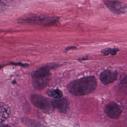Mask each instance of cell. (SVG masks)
Wrapping results in <instances>:
<instances>
[{"mask_svg": "<svg viewBox=\"0 0 127 127\" xmlns=\"http://www.w3.org/2000/svg\"><path fill=\"white\" fill-rule=\"evenodd\" d=\"M97 86V81L93 76L83 77L74 80L67 86L68 91L75 96H82L93 91Z\"/></svg>", "mask_w": 127, "mask_h": 127, "instance_id": "6da1fadb", "label": "cell"}, {"mask_svg": "<svg viewBox=\"0 0 127 127\" xmlns=\"http://www.w3.org/2000/svg\"><path fill=\"white\" fill-rule=\"evenodd\" d=\"M21 23L51 26L58 21V18L54 17L31 16L19 19Z\"/></svg>", "mask_w": 127, "mask_h": 127, "instance_id": "7a4b0ae2", "label": "cell"}, {"mask_svg": "<svg viewBox=\"0 0 127 127\" xmlns=\"http://www.w3.org/2000/svg\"><path fill=\"white\" fill-rule=\"evenodd\" d=\"M31 103L38 108L40 109L45 112L51 113L53 111L54 106L53 102L38 94H33L31 97Z\"/></svg>", "mask_w": 127, "mask_h": 127, "instance_id": "3957f363", "label": "cell"}, {"mask_svg": "<svg viewBox=\"0 0 127 127\" xmlns=\"http://www.w3.org/2000/svg\"><path fill=\"white\" fill-rule=\"evenodd\" d=\"M104 3L106 6L115 14H119L127 11V7L126 5L118 0H105Z\"/></svg>", "mask_w": 127, "mask_h": 127, "instance_id": "277c9868", "label": "cell"}, {"mask_svg": "<svg viewBox=\"0 0 127 127\" xmlns=\"http://www.w3.org/2000/svg\"><path fill=\"white\" fill-rule=\"evenodd\" d=\"M105 112L109 117L116 119L121 116L122 110L118 104L115 102H110L106 106Z\"/></svg>", "mask_w": 127, "mask_h": 127, "instance_id": "5b68a950", "label": "cell"}, {"mask_svg": "<svg viewBox=\"0 0 127 127\" xmlns=\"http://www.w3.org/2000/svg\"><path fill=\"white\" fill-rule=\"evenodd\" d=\"M99 77L101 82L103 84L107 85L113 82L117 79V73L116 71L105 70L101 72Z\"/></svg>", "mask_w": 127, "mask_h": 127, "instance_id": "8992f818", "label": "cell"}, {"mask_svg": "<svg viewBox=\"0 0 127 127\" xmlns=\"http://www.w3.org/2000/svg\"><path fill=\"white\" fill-rule=\"evenodd\" d=\"M50 74L44 77L34 78L33 80V85L35 88L37 89H42L44 88L48 84L50 80Z\"/></svg>", "mask_w": 127, "mask_h": 127, "instance_id": "52a82bcc", "label": "cell"}, {"mask_svg": "<svg viewBox=\"0 0 127 127\" xmlns=\"http://www.w3.org/2000/svg\"><path fill=\"white\" fill-rule=\"evenodd\" d=\"M53 104L54 108L61 113H65L68 110V103L65 98L57 99L53 101Z\"/></svg>", "mask_w": 127, "mask_h": 127, "instance_id": "ba28073f", "label": "cell"}, {"mask_svg": "<svg viewBox=\"0 0 127 127\" xmlns=\"http://www.w3.org/2000/svg\"><path fill=\"white\" fill-rule=\"evenodd\" d=\"M51 68V67L50 65H46L39 68L32 73V78H34L40 77H44L50 75V71Z\"/></svg>", "mask_w": 127, "mask_h": 127, "instance_id": "9c48e42d", "label": "cell"}, {"mask_svg": "<svg viewBox=\"0 0 127 127\" xmlns=\"http://www.w3.org/2000/svg\"><path fill=\"white\" fill-rule=\"evenodd\" d=\"M10 109L6 104L0 103V123L5 121L9 116Z\"/></svg>", "mask_w": 127, "mask_h": 127, "instance_id": "30bf717a", "label": "cell"}, {"mask_svg": "<svg viewBox=\"0 0 127 127\" xmlns=\"http://www.w3.org/2000/svg\"><path fill=\"white\" fill-rule=\"evenodd\" d=\"M22 121L24 124L29 127H45L42 124L33 120L28 118H23Z\"/></svg>", "mask_w": 127, "mask_h": 127, "instance_id": "8fae6325", "label": "cell"}, {"mask_svg": "<svg viewBox=\"0 0 127 127\" xmlns=\"http://www.w3.org/2000/svg\"><path fill=\"white\" fill-rule=\"evenodd\" d=\"M48 94L49 96L56 99L61 98L63 96L62 91L58 89L49 90L48 91Z\"/></svg>", "mask_w": 127, "mask_h": 127, "instance_id": "7c38bea8", "label": "cell"}, {"mask_svg": "<svg viewBox=\"0 0 127 127\" xmlns=\"http://www.w3.org/2000/svg\"><path fill=\"white\" fill-rule=\"evenodd\" d=\"M119 51L118 49H106L102 51V54L105 55H108L109 54H111L112 55H115L117 52Z\"/></svg>", "mask_w": 127, "mask_h": 127, "instance_id": "4fadbf2b", "label": "cell"}, {"mask_svg": "<svg viewBox=\"0 0 127 127\" xmlns=\"http://www.w3.org/2000/svg\"><path fill=\"white\" fill-rule=\"evenodd\" d=\"M120 86L124 90H127V77L124 78L120 84Z\"/></svg>", "mask_w": 127, "mask_h": 127, "instance_id": "5bb4252c", "label": "cell"}, {"mask_svg": "<svg viewBox=\"0 0 127 127\" xmlns=\"http://www.w3.org/2000/svg\"><path fill=\"white\" fill-rule=\"evenodd\" d=\"M6 4L2 1L0 0V12L3 11L6 9Z\"/></svg>", "mask_w": 127, "mask_h": 127, "instance_id": "9a60e30c", "label": "cell"}, {"mask_svg": "<svg viewBox=\"0 0 127 127\" xmlns=\"http://www.w3.org/2000/svg\"><path fill=\"white\" fill-rule=\"evenodd\" d=\"M75 48H76V47H69L67 48L66 49L65 51H67L69 50H70V49H75Z\"/></svg>", "mask_w": 127, "mask_h": 127, "instance_id": "2e32d148", "label": "cell"}, {"mask_svg": "<svg viewBox=\"0 0 127 127\" xmlns=\"http://www.w3.org/2000/svg\"><path fill=\"white\" fill-rule=\"evenodd\" d=\"M0 127H9V126H7V125H4V126H1Z\"/></svg>", "mask_w": 127, "mask_h": 127, "instance_id": "e0dca14e", "label": "cell"}]
</instances>
